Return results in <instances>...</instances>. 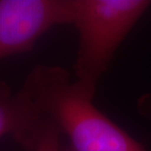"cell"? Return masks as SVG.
Wrapping results in <instances>:
<instances>
[{"label": "cell", "mask_w": 151, "mask_h": 151, "mask_svg": "<svg viewBox=\"0 0 151 151\" xmlns=\"http://www.w3.org/2000/svg\"><path fill=\"white\" fill-rule=\"evenodd\" d=\"M42 116L67 135L71 151H146L92 104L94 92L59 67L35 68L23 88Z\"/></svg>", "instance_id": "1"}, {"label": "cell", "mask_w": 151, "mask_h": 151, "mask_svg": "<svg viewBox=\"0 0 151 151\" xmlns=\"http://www.w3.org/2000/svg\"><path fill=\"white\" fill-rule=\"evenodd\" d=\"M149 6L145 0H73L71 24L80 39L74 67L78 83L95 92L114 53Z\"/></svg>", "instance_id": "2"}, {"label": "cell", "mask_w": 151, "mask_h": 151, "mask_svg": "<svg viewBox=\"0 0 151 151\" xmlns=\"http://www.w3.org/2000/svg\"><path fill=\"white\" fill-rule=\"evenodd\" d=\"M72 18L73 0H0V60L29 51L44 32Z\"/></svg>", "instance_id": "3"}, {"label": "cell", "mask_w": 151, "mask_h": 151, "mask_svg": "<svg viewBox=\"0 0 151 151\" xmlns=\"http://www.w3.org/2000/svg\"><path fill=\"white\" fill-rule=\"evenodd\" d=\"M47 123L25 90L14 93L0 81V138L11 135L21 145L34 149Z\"/></svg>", "instance_id": "4"}, {"label": "cell", "mask_w": 151, "mask_h": 151, "mask_svg": "<svg viewBox=\"0 0 151 151\" xmlns=\"http://www.w3.org/2000/svg\"><path fill=\"white\" fill-rule=\"evenodd\" d=\"M59 131L52 123L48 122L44 127L34 151H60Z\"/></svg>", "instance_id": "5"}, {"label": "cell", "mask_w": 151, "mask_h": 151, "mask_svg": "<svg viewBox=\"0 0 151 151\" xmlns=\"http://www.w3.org/2000/svg\"><path fill=\"white\" fill-rule=\"evenodd\" d=\"M139 106L142 109V113L151 117V95H149L148 97H144L141 100Z\"/></svg>", "instance_id": "6"}]
</instances>
